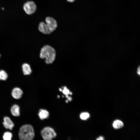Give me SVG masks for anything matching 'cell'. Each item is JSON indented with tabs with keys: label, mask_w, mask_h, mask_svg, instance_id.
I'll list each match as a JSON object with an SVG mask.
<instances>
[{
	"label": "cell",
	"mask_w": 140,
	"mask_h": 140,
	"mask_svg": "<svg viewBox=\"0 0 140 140\" xmlns=\"http://www.w3.org/2000/svg\"><path fill=\"white\" fill-rule=\"evenodd\" d=\"M56 55L55 50L49 45H45L40 50V57L41 59H45V62L47 64H51L53 62Z\"/></svg>",
	"instance_id": "cell-1"
},
{
	"label": "cell",
	"mask_w": 140,
	"mask_h": 140,
	"mask_svg": "<svg viewBox=\"0 0 140 140\" xmlns=\"http://www.w3.org/2000/svg\"><path fill=\"white\" fill-rule=\"evenodd\" d=\"M18 136L20 140H33L35 134L33 127L29 124L22 125L20 128Z\"/></svg>",
	"instance_id": "cell-2"
},
{
	"label": "cell",
	"mask_w": 140,
	"mask_h": 140,
	"mask_svg": "<svg viewBox=\"0 0 140 140\" xmlns=\"http://www.w3.org/2000/svg\"><path fill=\"white\" fill-rule=\"evenodd\" d=\"M40 134L44 140H52L57 135L54 129L49 127L43 128L41 130Z\"/></svg>",
	"instance_id": "cell-3"
},
{
	"label": "cell",
	"mask_w": 140,
	"mask_h": 140,
	"mask_svg": "<svg viewBox=\"0 0 140 140\" xmlns=\"http://www.w3.org/2000/svg\"><path fill=\"white\" fill-rule=\"evenodd\" d=\"M23 9L26 13L28 15H31L35 12L37 7L34 2L28 1L24 4Z\"/></svg>",
	"instance_id": "cell-4"
},
{
	"label": "cell",
	"mask_w": 140,
	"mask_h": 140,
	"mask_svg": "<svg viewBox=\"0 0 140 140\" xmlns=\"http://www.w3.org/2000/svg\"><path fill=\"white\" fill-rule=\"evenodd\" d=\"M45 22L52 33L55 30L57 26V23L54 19L51 17H48L45 19Z\"/></svg>",
	"instance_id": "cell-5"
},
{
	"label": "cell",
	"mask_w": 140,
	"mask_h": 140,
	"mask_svg": "<svg viewBox=\"0 0 140 140\" xmlns=\"http://www.w3.org/2000/svg\"><path fill=\"white\" fill-rule=\"evenodd\" d=\"M38 28L39 31L44 34H48L52 33L46 24L43 22L39 23Z\"/></svg>",
	"instance_id": "cell-6"
},
{
	"label": "cell",
	"mask_w": 140,
	"mask_h": 140,
	"mask_svg": "<svg viewBox=\"0 0 140 140\" xmlns=\"http://www.w3.org/2000/svg\"><path fill=\"white\" fill-rule=\"evenodd\" d=\"M23 94L22 89L18 87L14 88L12 90L11 95L13 98L16 99L20 98Z\"/></svg>",
	"instance_id": "cell-7"
},
{
	"label": "cell",
	"mask_w": 140,
	"mask_h": 140,
	"mask_svg": "<svg viewBox=\"0 0 140 140\" xmlns=\"http://www.w3.org/2000/svg\"><path fill=\"white\" fill-rule=\"evenodd\" d=\"M3 124L4 127L6 129L11 130L14 126V124L11 119L8 117L6 116L3 118Z\"/></svg>",
	"instance_id": "cell-8"
},
{
	"label": "cell",
	"mask_w": 140,
	"mask_h": 140,
	"mask_svg": "<svg viewBox=\"0 0 140 140\" xmlns=\"http://www.w3.org/2000/svg\"><path fill=\"white\" fill-rule=\"evenodd\" d=\"M22 68L23 74L25 75L30 74L32 72L30 65L28 64L24 63L22 66Z\"/></svg>",
	"instance_id": "cell-9"
},
{
	"label": "cell",
	"mask_w": 140,
	"mask_h": 140,
	"mask_svg": "<svg viewBox=\"0 0 140 140\" xmlns=\"http://www.w3.org/2000/svg\"><path fill=\"white\" fill-rule=\"evenodd\" d=\"M11 111L12 115L15 116H18L20 115V108L17 104L13 105L11 109Z\"/></svg>",
	"instance_id": "cell-10"
},
{
	"label": "cell",
	"mask_w": 140,
	"mask_h": 140,
	"mask_svg": "<svg viewBox=\"0 0 140 140\" xmlns=\"http://www.w3.org/2000/svg\"><path fill=\"white\" fill-rule=\"evenodd\" d=\"M38 115L40 119L41 120H43L48 117L49 113L47 110L45 109H41L40 110Z\"/></svg>",
	"instance_id": "cell-11"
},
{
	"label": "cell",
	"mask_w": 140,
	"mask_h": 140,
	"mask_svg": "<svg viewBox=\"0 0 140 140\" xmlns=\"http://www.w3.org/2000/svg\"><path fill=\"white\" fill-rule=\"evenodd\" d=\"M124 125L123 122L119 120L114 121L112 124L113 127L115 129H118L122 127Z\"/></svg>",
	"instance_id": "cell-12"
},
{
	"label": "cell",
	"mask_w": 140,
	"mask_h": 140,
	"mask_svg": "<svg viewBox=\"0 0 140 140\" xmlns=\"http://www.w3.org/2000/svg\"><path fill=\"white\" fill-rule=\"evenodd\" d=\"M59 90L60 91L62 92V93L66 95V97L68 100L70 99L71 97L69 96L68 95L69 94L71 95L72 93V92H70L69 90L66 87H64L63 89L60 88Z\"/></svg>",
	"instance_id": "cell-13"
},
{
	"label": "cell",
	"mask_w": 140,
	"mask_h": 140,
	"mask_svg": "<svg viewBox=\"0 0 140 140\" xmlns=\"http://www.w3.org/2000/svg\"><path fill=\"white\" fill-rule=\"evenodd\" d=\"M8 77L6 73L3 70H0V80H5Z\"/></svg>",
	"instance_id": "cell-14"
},
{
	"label": "cell",
	"mask_w": 140,
	"mask_h": 140,
	"mask_svg": "<svg viewBox=\"0 0 140 140\" xmlns=\"http://www.w3.org/2000/svg\"><path fill=\"white\" fill-rule=\"evenodd\" d=\"M12 137V134L11 132H6L4 134L3 138L4 140H11Z\"/></svg>",
	"instance_id": "cell-15"
},
{
	"label": "cell",
	"mask_w": 140,
	"mask_h": 140,
	"mask_svg": "<svg viewBox=\"0 0 140 140\" xmlns=\"http://www.w3.org/2000/svg\"><path fill=\"white\" fill-rule=\"evenodd\" d=\"M89 114L87 112L82 113L80 115V118L83 120H87L89 117Z\"/></svg>",
	"instance_id": "cell-16"
},
{
	"label": "cell",
	"mask_w": 140,
	"mask_h": 140,
	"mask_svg": "<svg viewBox=\"0 0 140 140\" xmlns=\"http://www.w3.org/2000/svg\"><path fill=\"white\" fill-rule=\"evenodd\" d=\"M96 140H104V138L103 137L100 136L97 137L96 139Z\"/></svg>",
	"instance_id": "cell-17"
},
{
	"label": "cell",
	"mask_w": 140,
	"mask_h": 140,
	"mask_svg": "<svg viewBox=\"0 0 140 140\" xmlns=\"http://www.w3.org/2000/svg\"><path fill=\"white\" fill-rule=\"evenodd\" d=\"M68 2H72L74 1L75 0H67Z\"/></svg>",
	"instance_id": "cell-18"
},
{
	"label": "cell",
	"mask_w": 140,
	"mask_h": 140,
	"mask_svg": "<svg viewBox=\"0 0 140 140\" xmlns=\"http://www.w3.org/2000/svg\"><path fill=\"white\" fill-rule=\"evenodd\" d=\"M137 70L140 71V65L138 67Z\"/></svg>",
	"instance_id": "cell-19"
},
{
	"label": "cell",
	"mask_w": 140,
	"mask_h": 140,
	"mask_svg": "<svg viewBox=\"0 0 140 140\" xmlns=\"http://www.w3.org/2000/svg\"></svg>",
	"instance_id": "cell-20"
}]
</instances>
